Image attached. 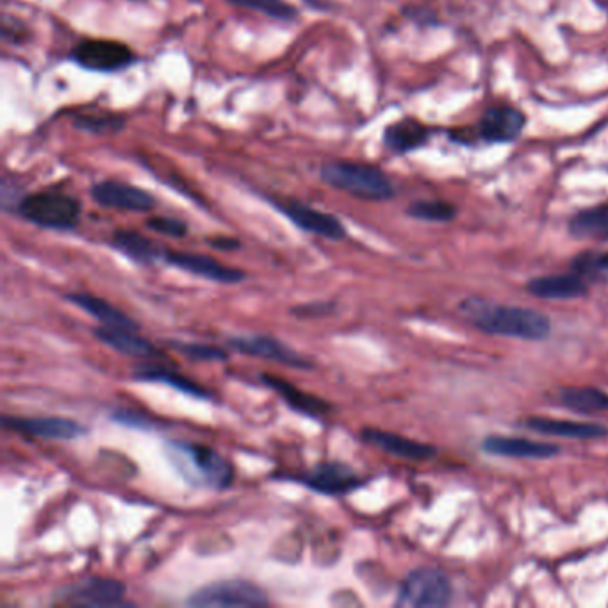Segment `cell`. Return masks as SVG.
Wrapping results in <instances>:
<instances>
[{
    "label": "cell",
    "instance_id": "9a60e30c",
    "mask_svg": "<svg viewBox=\"0 0 608 608\" xmlns=\"http://www.w3.org/2000/svg\"><path fill=\"white\" fill-rule=\"evenodd\" d=\"M163 261L173 268H179L182 272H188L195 277H202V279L218 282V284H239L245 279V273L241 270L229 268L209 255L166 250Z\"/></svg>",
    "mask_w": 608,
    "mask_h": 608
},
{
    "label": "cell",
    "instance_id": "6da1fadb",
    "mask_svg": "<svg viewBox=\"0 0 608 608\" xmlns=\"http://www.w3.org/2000/svg\"><path fill=\"white\" fill-rule=\"evenodd\" d=\"M461 313L473 327L491 336L543 341L550 336L551 321L543 313L525 307L496 304L482 298H466Z\"/></svg>",
    "mask_w": 608,
    "mask_h": 608
},
{
    "label": "cell",
    "instance_id": "e575fe53",
    "mask_svg": "<svg viewBox=\"0 0 608 608\" xmlns=\"http://www.w3.org/2000/svg\"><path fill=\"white\" fill-rule=\"evenodd\" d=\"M334 307L336 305L332 302H313V304L300 305V307H293L291 314L295 316H304V318H321V316H327V314L334 313Z\"/></svg>",
    "mask_w": 608,
    "mask_h": 608
},
{
    "label": "cell",
    "instance_id": "3957f363",
    "mask_svg": "<svg viewBox=\"0 0 608 608\" xmlns=\"http://www.w3.org/2000/svg\"><path fill=\"white\" fill-rule=\"evenodd\" d=\"M320 179L330 188L366 202H386L396 195L395 186L386 173L378 166L361 161H327L321 165Z\"/></svg>",
    "mask_w": 608,
    "mask_h": 608
},
{
    "label": "cell",
    "instance_id": "8992f818",
    "mask_svg": "<svg viewBox=\"0 0 608 608\" xmlns=\"http://www.w3.org/2000/svg\"><path fill=\"white\" fill-rule=\"evenodd\" d=\"M270 598L259 585L248 580H223L204 585L186 600L188 607L229 608L266 607Z\"/></svg>",
    "mask_w": 608,
    "mask_h": 608
},
{
    "label": "cell",
    "instance_id": "52a82bcc",
    "mask_svg": "<svg viewBox=\"0 0 608 608\" xmlns=\"http://www.w3.org/2000/svg\"><path fill=\"white\" fill-rule=\"evenodd\" d=\"M70 61L90 72L116 74L134 65L138 56L125 43L104 38H86L72 49Z\"/></svg>",
    "mask_w": 608,
    "mask_h": 608
},
{
    "label": "cell",
    "instance_id": "4dcf8cb0",
    "mask_svg": "<svg viewBox=\"0 0 608 608\" xmlns=\"http://www.w3.org/2000/svg\"><path fill=\"white\" fill-rule=\"evenodd\" d=\"M573 272L587 279H608L607 252H584L576 255L571 263Z\"/></svg>",
    "mask_w": 608,
    "mask_h": 608
},
{
    "label": "cell",
    "instance_id": "d6a6232c",
    "mask_svg": "<svg viewBox=\"0 0 608 608\" xmlns=\"http://www.w3.org/2000/svg\"><path fill=\"white\" fill-rule=\"evenodd\" d=\"M147 227L166 238H184L188 234V223L173 216H152L147 220Z\"/></svg>",
    "mask_w": 608,
    "mask_h": 608
},
{
    "label": "cell",
    "instance_id": "83f0119b",
    "mask_svg": "<svg viewBox=\"0 0 608 608\" xmlns=\"http://www.w3.org/2000/svg\"><path fill=\"white\" fill-rule=\"evenodd\" d=\"M407 214L421 222L448 223L455 220L457 207L443 200H418L407 207Z\"/></svg>",
    "mask_w": 608,
    "mask_h": 608
},
{
    "label": "cell",
    "instance_id": "30bf717a",
    "mask_svg": "<svg viewBox=\"0 0 608 608\" xmlns=\"http://www.w3.org/2000/svg\"><path fill=\"white\" fill-rule=\"evenodd\" d=\"M272 204L279 213L284 214L289 222L296 225L300 231L309 232L320 238L330 241H341L346 238L345 225L334 214L323 213L316 207L307 206L300 200H277L270 198Z\"/></svg>",
    "mask_w": 608,
    "mask_h": 608
},
{
    "label": "cell",
    "instance_id": "4fadbf2b",
    "mask_svg": "<svg viewBox=\"0 0 608 608\" xmlns=\"http://www.w3.org/2000/svg\"><path fill=\"white\" fill-rule=\"evenodd\" d=\"M2 425L18 434L47 439V441H74L86 434V428L81 423L58 416H31V418L4 416Z\"/></svg>",
    "mask_w": 608,
    "mask_h": 608
},
{
    "label": "cell",
    "instance_id": "cb8c5ba5",
    "mask_svg": "<svg viewBox=\"0 0 608 608\" xmlns=\"http://www.w3.org/2000/svg\"><path fill=\"white\" fill-rule=\"evenodd\" d=\"M111 245L138 264H154L159 259H163L166 252L165 248L159 247L156 241L131 229L116 231L111 238Z\"/></svg>",
    "mask_w": 608,
    "mask_h": 608
},
{
    "label": "cell",
    "instance_id": "5bb4252c",
    "mask_svg": "<svg viewBox=\"0 0 608 608\" xmlns=\"http://www.w3.org/2000/svg\"><path fill=\"white\" fill-rule=\"evenodd\" d=\"M526 116L518 107L498 104L485 111L478 122V140L485 143H512L525 129Z\"/></svg>",
    "mask_w": 608,
    "mask_h": 608
},
{
    "label": "cell",
    "instance_id": "4316f807",
    "mask_svg": "<svg viewBox=\"0 0 608 608\" xmlns=\"http://www.w3.org/2000/svg\"><path fill=\"white\" fill-rule=\"evenodd\" d=\"M559 400L569 411L598 414L608 411V395L598 387H564Z\"/></svg>",
    "mask_w": 608,
    "mask_h": 608
},
{
    "label": "cell",
    "instance_id": "2e32d148",
    "mask_svg": "<svg viewBox=\"0 0 608 608\" xmlns=\"http://www.w3.org/2000/svg\"><path fill=\"white\" fill-rule=\"evenodd\" d=\"M364 443L375 446L382 452L395 455L405 461H430L436 457L437 450L432 444L418 443L409 437L398 436L393 432L378 430V428H364L361 432Z\"/></svg>",
    "mask_w": 608,
    "mask_h": 608
},
{
    "label": "cell",
    "instance_id": "277c9868",
    "mask_svg": "<svg viewBox=\"0 0 608 608\" xmlns=\"http://www.w3.org/2000/svg\"><path fill=\"white\" fill-rule=\"evenodd\" d=\"M17 214L36 227L68 232L74 231L81 222L83 204L79 198L58 189H45L24 195L18 204Z\"/></svg>",
    "mask_w": 608,
    "mask_h": 608
},
{
    "label": "cell",
    "instance_id": "484cf974",
    "mask_svg": "<svg viewBox=\"0 0 608 608\" xmlns=\"http://www.w3.org/2000/svg\"><path fill=\"white\" fill-rule=\"evenodd\" d=\"M569 234L578 239L608 241V204L576 213L569 220Z\"/></svg>",
    "mask_w": 608,
    "mask_h": 608
},
{
    "label": "cell",
    "instance_id": "603a6c76",
    "mask_svg": "<svg viewBox=\"0 0 608 608\" xmlns=\"http://www.w3.org/2000/svg\"><path fill=\"white\" fill-rule=\"evenodd\" d=\"M432 129L414 118H402L384 131V145L395 154H409L427 143Z\"/></svg>",
    "mask_w": 608,
    "mask_h": 608
},
{
    "label": "cell",
    "instance_id": "ac0fdd59",
    "mask_svg": "<svg viewBox=\"0 0 608 608\" xmlns=\"http://www.w3.org/2000/svg\"><path fill=\"white\" fill-rule=\"evenodd\" d=\"M261 382H263L264 386L273 389V391L282 398V402L288 405L291 411L298 412V414H302V416L314 418V420H321L323 416H327V414L332 411L329 402H325L320 396L305 393L300 387H296L295 384H291V382L284 380V378L263 373V375H261Z\"/></svg>",
    "mask_w": 608,
    "mask_h": 608
},
{
    "label": "cell",
    "instance_id": "e0dca14e",
    "mask_svg": "<svg viewBox=\"0 0 608 608\" xmlns=\"http://www.w3.org/2000/svg\"><path fill=\"white\" fill-rule=\"evenodd\" d=\"M482 450L496 457H509V459H553L559 457L562 450L557 444L518 439V437L494 436L487 437L482 443Z\"/></svg>",
    "mask_w": 608,
    "mask_h": 608
},
{
    "label": "cell",
    "instance_id": "8fae6325",
    "mask_svg": "<svg viewBox=\"0 0 608 608\" xmlns=\"http://www.w3.org/2000/svg\"><path fill=\"white\" fill-rule=\"evenodd\" d=\"M90 195L95 204L116 209V211H129V213H150L157 206V200L147 189L138 188L134 184L122 181H102L93 184Z\"/></svg>",
    "mask_w": 608,
    "mask_h": 608
},
{
    "label": "cell",
    "instance_id": "ffe728a7",
    "mask_svg": "<svg viewBox=\"0 0 608 608\" xmlns=\"http://www.w3.org/2000/svg\"><path fill=\"white\" fill-rule=\"evenodd\" d=\"M66 300L77 305L79 309H83L84 313L90 314L91 318L102 323V327L134 330V332L140 330V325L132 320L131 316L122 313L120 309H116L115 305L109 304L99 296H93L90 293H70V295H66Z\"/></svg>",
    "mask_w": 608,
    "mask_h": 608
},
{
    "label": "cell",
    "instance_id": "1f68e13d",
    "mask_svg": "<svg viewBox=\"0 0 608 608\" xmlns=\"http://www.w3.org/2000/svg\"><path fill=\"white\" fill-rule=\"evenodd\" d=\"M168 346L175 352L188 357L195 362L227 361L229 354L218 346L204 345V343H188V341H168Z\"/></svg>",
    "mask_w": 608,
    "mask_h": 608
},
{
    "label": "cell",
    "instance_id": "f546056e",
    "mask_svg": "<svg viewBox=\"0 0 608 608\" xmlns=\"http://www.w3.org/2000/svg\"><path fill=\"white\" fill-rule=\"evenodd\" d=\"M127 118L115 113H100V115H79L74 118V127L79 131L90 134H116L122 131Z\"/></svg>",
    "mask_w": 608,
    "mask_h": 608
},
{
    "label": "cell",
    "instance_id": "836d02e7",
    "mask_svg": "<svg viewBox=\"0 0 608 608\" xmlns=\"http://www.w3.org/2000/svg\"><path fill=\"white\" fill-rule=\"evenodd\" d=\"M113 421H116L118 425H125V427L140 428V430H148V428H154V421L148 420L140 412L134 411H116L113 414Z\"/></svg>",
    "mask_w": 608,
    "mask_h": 608
},
{
    "label": "cell",
    "instance_id": "7c38bea8",
    "mask_svg": "<svg viewBox=\"0 0 608 608\" xmlns=\"http://www.w3.org/2000/svg\"><path fill=\"white\" fill-rule=\"evenodd\" d=\"M227 345L239 354L250 355V357H257L264 361L279 362L289 368H298V370L313 368L311 362L298 354L291 346L282 343L277 337L261 336V334L234 336L227 339Z\"/></svg>",
    "mask_w": 608,
    "mask_h": 608
},
{
    "label": "cell",
    "instance_id": "5b68a950",
    "mask_svg": "<svg viewBox=\"0 0 608 608\" xmlns=\"http://www.w3.org/2000/svg\"><path fill=\"white\" fill-rule=\"evenodd\" d=\"M452 600L450 578L437 567H418L405 576L398 591V607L436 608Z\"/></svg>",
    "mask_w": 608,
    "mask_h": 608
},
{
    "label": "cell",
    "instance_id": "44dd1931",
    "mask_svg": "<svg viewBox=\"0 0 608 608\" xmlns=\"http://www.w3.org/2000/svg\"><path fill=\"white\" fill-rule=\"evenodd\" d=\"M528 430L543 436L566 437V439H601L608 436V428L596 423H576V421L551 420V418H528L523 423Z\"/></svg>",
    "mask_w": 608,
    "mask_h": 608
},
{
    "label": "cell",
    "instance_id": "7a4b0ae2",
    "mask_svg": "<svg viewBox=\"0 0 608 608\" xmlns=\"http://www.w3.org/2000/svg\"><path fill=\"white\" fill-rule=\"evenodd\" d=\"M165 453L184 482L197 489L223 491L232 485L234 468L231 462L206 444L168 441Z\"/></svg>",
    "mask_w": 608,
    "mask_h": 608
},
{
    "label": "cell",
    "instance_id": "9c48e42d",
    "mask_svg": "<svg viewBox=\"0 0 608 608\" xmlns=\"http://www.w3.org/2000/svg\"><path fill=\"white\" fill-rule=\"evenodd\" d=\"M56 601L72 607H131L125 598V585L113 578L91 576L56 592Z\"/></svg>",
    "mask_w": 608,
    "mask_h": 608
},
{
    "label": "cell",
    "instance_id": "ba28073f",
    "mask_svg": "<svg viewBox=\"0 0 608 608\" xmlns=\"http://www.w3.org/2000/svg\"><path fill=\"white\" fill-rule=\"evenodd\" d=\"M273 478H284L296 484L304 485L309 491L325 496H345L366 484V480L341 462H320L313 469L298 475H273Z\"/></svg>",
    "mask_w": 608,
    "mask_h": 608
},
{
    "label": "cell",
    "instance_id": "f1b7e54d",
    "mask_svg": "<svg viewBox=\"0 0 608 608\" xmlns=\"http://www.w3.org/2000/svg\"><path fill=\"white\" fill-rule=\"evenodd\" d=\"M225 2L236 8L263 13L266 17L282 22H295L298 17V11L295 6L289 4L288 0H225Z\"/></svg>",
    "mask_w": 608,
    "mask_h": 608
},
{
    "label": "cell",
    "instance_id": "7402d4cb",
    "mask_svg": "<svg viewBox=\"0 0 608 608\" xmlns=\"http://www.w3.org/2000/svg\"><path fill=\"white\" fill-rule=\"evenodd\" d=\"M95 337L100 343L113 348L120 354L136 357V359H157L161 357V352L156 346L147 341L145 337H140L134 330L111 329V327H100L93 330Z\"/></svg>",
    "mask_w": 608,
    "mask_h": 608
},
{
    "label": "cell",
    "instance_id": "d590c367",
    "mask_svg": "<svg viewBox=\"0 0 608 608\" xmlns=\"http://www.w3.org/2000/svg\"><path fill=\"white\" fill-rule=\"evenodd\" d=\"M209 245L213 248H218V250H236V248L241 247L239 245L238 239L234 238H214L209 239Z\"/></svg>",
    "mask_w": 608,
    "mask_h": 608
},
{
    "label": "cell",
    "instance_id": "d6986e66",
    "mask_svg": "<svg viewBox=\"0 0 608 608\" xmlns=\"http://www.w3.org/2000/svg\"><path fill=\"white\" fill-rule=\"evenodd\" d=\"M587 282L578 273L571 275H546L526 284V291L543 300H576L587 295Z\"/></svg>",
    "mask_w": 608,
    "mask_h": 608
},
{
    "label": "cell",
    "instance_id": "d4e9b609",
    "mask_svg": "<svg viewBox=\"0 0 608 608\" xmlns=\"http://www.w3.org/2000/svg\"><path fill=\"white\" fill-rule=\"evenodd\" d=\"M134 380L138 382H157V384H165L181 391L182 395L195 396L200 400H211V393L206 387L198 386L191 378L184 377L177 371L168 370L163 366H148V368H140L134 371Z\"/></svg>",
    "mask_w": 608,
    "mask_h": 608
}]
</instances>
